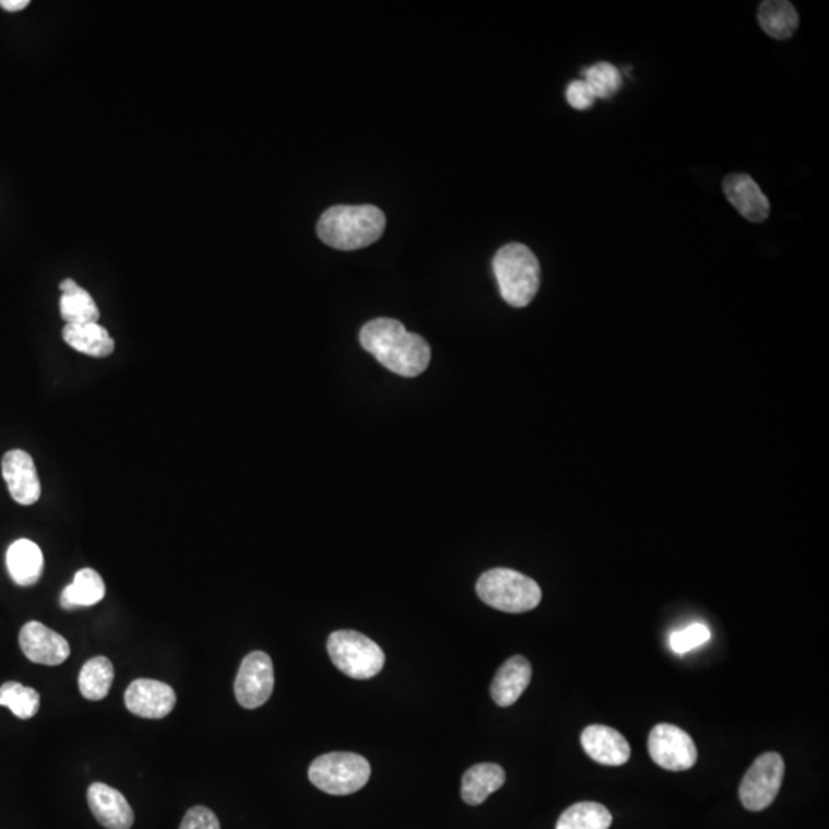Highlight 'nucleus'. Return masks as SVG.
Returning <instances> with one entry per match:
<instances>
[{
	"label": "nucleus",
	"mask_w": 829,
	"mask_h": 829,
	"mask_svg": "<svg viewBox=\"0 0 829 829\" xmlns=\"http://www.w3.org/2000/svg\"><path fill=\"white\" fill-rule=\"evenodd\" d=\"M359 342L380 365L400 377H418L429 367L431 352L426 340L392 318H377L363 325Z\"/></svg>",
	"instance_id": "obj_1"
},
{
	"label": "nucleus",
	"mask_w": 829,
	"mask_h": 829,
	"mask_svg": "<svg viewBox=\"0 0 829 829\" xmlns=\"http://www.w3.org/2000/svg\"><path fill=\"white\" fill-rule=\"evenodd\" d=\"M386 228L384 212L372 204L329 208L321 215L317 234L325 245L340 251H355L380 240Z\"/></svg>",
	"instance_id": "obj_2"
},
{
	"label": "nucleus",
	"mask_w": 829,
	"mask_h": 829,
	"mask_svg": "<svg viewBox=\"0 0 829 829\" xmlns=\"http://www.w3.org/2000/svg\"><path fill=\"white\" fill-rule=\"evenodd\" d=\"M494 272L499 293L513 308H525L540 289L541 268L528 246L509 244L496 252Z\"/></svg>",
	"instance_id": "obj_3"
},
{
	"label": "nucleus",
	"mask_w": 829,
	"mask_h": 829,
	"mask_svg": "<svg viewBox=\"0 0 829 829\" xmlns=\"http://www.w3.org/2000/svg\"><path fill=\"white\" fill-rule=\"evenodd\" d=\"M476 593L484 604L505 613L533 611L543 600V592L532 578L510 569H494L481 575Z\"/></svg>",
	"instance_id": "obj_4"
},
{
	"label": "nucleus",
	"mask_w": 829,
	"mask_h": 829,
	"mask_svg": "<svg viewBox=\"0 0 829 829\" xmlns=\"http://www.w3.org/2000/svg\"><path fill=\"white\" fill-rule=\"evenodd\" d=\"M370 765L355 753L335 751L317 757L309 767V781L331 796H350L365 789Z\"/></svg>",
	"instance_id": "obj_5"
},
{
	"label": "nucleus",
	"mask_w": 829,
	"mask_h": 829,
	"mask_svg": "<svg viewBox=\"0 0 829 829\" xmlns=\"http://www.w3.org/2000/svg\"><path fill=\"white\" fill-rule=\"evenodd\" d=\"M328 653L335 667L354 679H370L384 667V651L358 631H334L328 639Z\"/></svg>",
	"instance_id": "obj_6"
},
{
	"label": "nucleus",
	"mask_w": 829,
	"mask_h": 829,
	"mask_svg": "<svg viewBox=\"0 0 829 829\" xmlns=\"http://www.w3.org/2000/svg\"><path fill=\"white\" fill-rule=\"evenodd\" d=\"M785 762L778 753H765L757 757L742 779L739 797L748 812H763L775 801L781 791Z\"/></svg>",
	"instance_id": "obj_7"
},
{
	"label": "nucleus",
	"mask_w": 829,
	"mask_h": 829,
	"mask_svg": "<svg viewBox=\"0 0 829 829\" xmlns=\"http://www.w3.org/2000/svg\"><path fill=\"white\" fill-rule=\"evenodd\" d=\"M649 753L651 760L667 771L690 770L698 760V748L690 734L672 724H659L651 730Z\"/></svg>",
	"instance_id": "obj_8"
},
{
	"label": "nucleus",
	"mask_w": 829,
	"mask_h": 829,
	"mask_svg": "<svg viewBox=\"0 0 829 829\" xmlns=\"http://www.w3.org/2000/svg\"><path fill=\"white\" fill-rule=\"evenodd\" d=\"M274 684L271 656L264 651H252L241 662L234 684L237 702L246 710L264 706L274 691Z\"/></svg>",
	"instance_id": "obj_9"
},
{
	"label": "nucleus",
	"mask_w": 829,
	"mask_h": 829,
	"mask_svg": "<svg viewBox=\"0 0 829 829\" xmlns=\"http://www.w3.org/2000/svg\"><path fill=\"white\" fill-rule=\"evenodd\" d=\"M19 646L26 659L34 664L48 665V667L63 664L71 654L67 639L37 620L26 623L22 627L19 633Z\"/></svg>",
	"instance_id": "obj_10"
},
{
	"label": "nucleus",
	"mask_w": 829,
	"mask_h": 829,
	"mask_svg": "<svg viewBox=\"0 0 829 829\" xmlns=\"http://www.w3.org/2000/svg\"><path fill=\"white\" fill-rule=\"evenodd\" d=\"M176 691L161 680L138 679L125 692V706L128 711L143 719L166 718L176 707Z\"/></svg>",
	"instance_id": "obj_11"
},
{
	"label": "nucleus",
	"mask_w": 829,
	"mask_h": 829,
	"mask_svg": "<svg viewBox=\"0 0 829 829\" xmlns=\"http://www.w3.org/2000/svg\"><path fill=\"white\" fill-rule=\"evenodd\" d=\"M2 475L9 486L11 498L21 506L39 501L42 487L36 464L24 450H10L3 455Z\"/></svg>",
	"instance_id": "obj_12"
},
{
	"label": "nucleus",
	"mask_w": 829,
	"mask_h": 829,
	"mask_svg": "<svg viewBox=\"0 0 829 829\" xmlns=\"http://www.w3.org/2000/svg\"><path fill=\"white\" fill-rule=\"evenodd\" d=\"M88 805L98 824L106 829H131L134 824V812L127 797L105 783L90 786Z\"/></svg>",
	"instance_id": "obj_13"
},
{
	"label": "nucleus",
	"mask_w": 829,
	"mask_h": 829,
	"mask_svg": "<svg viewBox=\"0 0 829 829\" xmlns=\"http://www.w3.org/2000/svg\"><path fill=\"white\" fill-rule=\"evenodd\" d=\"M582 748L594 762L619 767L630 760L631 749L626 737L607 725L587 726L581 734Z\"/></svg>",
	"instance_id": "obj_14"
},
{
	"label": "nucleus",
	"mask_w": 829,
	"mask_h": 829,
	"mask_svg": "<svg viewBox=\"0 0 829 829\" xmlns=\"http://www.w3.org/2000/svg\"><path fill=\"white\" fill-rule=\"evenodd\" d=\"M724 192L730 203L749 222L762 223L770 215V202L751 177L745 174L726 177Z\"/></svg>",
	"instance_id": "obj_15"
},
{
	"label": "nucleus",
	"mask_w": 829,
	"mask_h": 829,
	"mask_svg": "<svg viewBox=\"0 0 829 829\" xmlns=\"http://www.w3.org/2000/svg\"><path fill=\"white\" fill-rule=\"evenodd\" d=\"M532 680V665L528 659L513 656L507 659L492 680L490 695L496 706L510 707L528 690Z\"/></svg>",
	"instance_id": "obj_16"
},
{
	"label": "nucleus",
	"mask_w": 829,
	"mask_h": 829,
	"mask_svg": "<svg viewBox=\"0 0 829 829\" xmlns=\"http://www.w3.org/2000/svg\"><path fill=\"white\" fill-rule=\"evenodd\" d=\"M44 553L33 541L17 540L10 545L7 552V570L17 585H36L44 573Z\"/></svg>",
	"instance_id": "obj_17"
},
{
	"label": "nucleus",
	"mask_w": 829,
	"mask_h": 829,
	"mask_svg": "<svg viewBox=\"0 0 829 829\" xmlns=\"http://www.w3.org/2000/svg\"><path fill=\"white\" fill-rule=\"evenodd\" d=\"M506 782V771L498 763H476L469 768L463 775L461 797L465 804L478 806L487 801L490 794L501 789Z\"/></svg>",
	"instance_id": "obj_18"
},
{
	"label": "nucleus",
	"mask_w": 829,
	"mask_h": 829,
	"mask_svg": "<svg viewBox=\"0 0 829 829\" xmlns=\"http://www.w3.org/2000/svg\"><path fill=\"white\" fill-rule=\"evenodd\" d=\"M62 335L68 346L90 357L105 358L115 352V340L98 323L67 324Z\"/></svg>",
	"instance_id": "obj_19"
},
{
	"label": "nucleus",
	"mask_w": 829,
	"mask_h": 829,
	"mask_svg": "<svg viewBox=\"0 0 829 829\" xmlns=\"http://www.w3.org/2000/svg\"><path fill=\"white\" fill-rule=\"evenodd\" d=\"M62 298H60V313L67 324H90L97 323L100 318L96 301L88 294V291L79 286L74 280L67 279L60 283Z\"/></svg>",
	"instance_id": "obj_20"
},
{
	"label": "nucleus",
	"mask_w": 829,
	"mask_h": 829,
	"mask_svg": "<svg viewBox=\"0 0 829 829\" xmlns=\"http://www.w3.org/2000/svg\"><path fill=\"white\" fill-rule=\"evenodd\" d=\"M105 594L106 587L100 575L93 569H82L75 573L73 584L66 587L60 594V607L63 611L91 607L104 600Z\"/></svg>",
	"instance_id": "obj_21"
},
{
	"label": "nucleus",
	"mask_w": 829,
	"mask_h": 829,
	"mask_svg": "<svg viewBox=\"0 0 829 829\" xmlns=\"http://www.w3.org/2000/svg\"><path fill=\"white\" fill-rule=\"evenodd\" d=\"M759 25L772 39H790L798 26L796 9L785 0H768L759 7Z\"/></svg>",
	"instance_id": "obj_22"
},
{
	"label": "nucleus",
	"mask_w": 829,
	"mask_h": 829,
	"mask_svg": "<svg viewBox=\"0 0 829 829\" xmlns=\"http://www.w3.org/2000/svg\"><path fill=\"white\" fill-rule=\"evenodd\" d=\"M115 680V667L105 656L90 659L79 673V690L83 698L102 700L108 696Z\"/></svg>",
	"instance_id": "obj_23"
},
{
	"label": "nucleus",
	"mask_w": 829,
	"mask_h": 829,
	"mask_svg": "<svg viewBox=\"0 0 829 829\" xmlns=\"http://www.w3.org/2000/svg\"><path fill=\"white\" fill-rule=\"evenodd\" d=\"M612 821V814L604 805L579 802L561 814L556 829H608Z\"/></svg>",
	"instance_id": "obj_24"
},
{
	"label": "nucleus",
	"mask_w": 829,
	"mask_h": 829,
	"mask_svg": "<svg viewBox=\"0 0 829 829\" xmlns=\"http://www.w3.org/2000/svg\"><path fill=\"white\" fill-rule=\"evenodd\" d=\"M0 707L10 708L16 718L28 721L39 711L40 696L34 688L19 683H7L0 687Z\"/></svg>",
	"instance_id": "obj_25"
},
{
	"label": "nucleus",
	"mask_w": 829,
	"mask_h": 829,
	"mask_svg": "<svg viewBox=\"0 0 829 829\" xmlns=\"http://www.w3.org/2000/svg\"><path fill=\"white\" fill-rule=\"evenodd\" d=\"M584 81L590 86L594 97L608 98L618 93L623 85V75L618 68L611 63H596V66L587 68L584 71Z\"/></svg>",
	"instance_id": "obj_26"
},
{
	"label": "nucleus",
	"mask_w": 829,
	"mask_h": 829,
	"mask_svg": "<svg viewBox=\"0 0 829 829\" xmlns=\"http://www.w3.org/2000/svg\"><path fill=\"white\" fill-rule=\"evenodd\" d=\"M711 631L706 624H691L684 630L675 631L670 636V646L676 653L684 654L687 651L698 649L703 643L710 641Z\"/></svg>",
	"instance_id": "obj_27"
},
{
	"label": "nucleus",
	"mask_w": 829,
	"mask_h": 829,
	"mask_svg": "<svg viewBox=\"0 0 829 829\" xmlns=\"http://www.w3.org/2000/svg\"><path fill=\"white\" fill-rule=\"evenodd\" d=\"M180 829H220V821L206 806H194L185 814Z\"/></svg>",
	"instance_id": "obj_28"
},
{
	"label": "nucleus",
	"mask_w": 829,
	"mask_h": 829,
	"mask_svg": "<svg viewBox=\"0 0 829 829\" xmlns=\"http://www.w3.org/2000/svg\"><path fill=\"white\" fill-rule=\"evenodd\" d=\"M567 100L575 109H589L592 108L596 97L585 81H573L567 88Z\"/></svg>",
	"instance_id": "obj_29"
},
{
	"label": "nucleus",
	"mask_w": 829,
	"mask_h": 829,
	"mask_svg": "<svg viewBox=\"0 0 829 829\" xmlns=\"http://www.w3.org/2000/svg\"><path fill=\"white\" fill-rule=\"evenodd\" d=\"M28 5V0H0V7L5 11H10V13L25 10Z\"/></svg>",
	"instance_id": "obj_30"
}]
</instances>
